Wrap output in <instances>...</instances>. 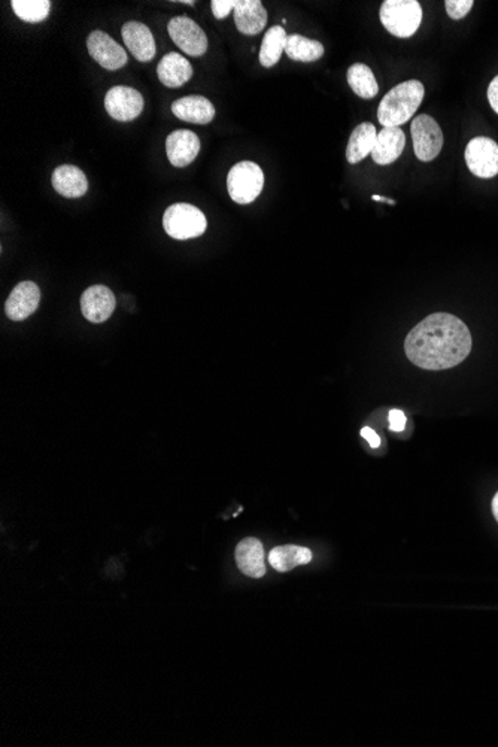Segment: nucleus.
Listing matches in <instances>:
<instances>
[{
	"mask_svg": "<svg viewBox=\"0 0 498 747\" xmlns=\"http://www.w3.org/2000/svg\"><path fill=\"white\" fill-rule=\"evenodd\" d=\"M488 101H490L491 108L498 114V76L491 81L490 87H488Z\"/></svg>",
	"mask_w": 498,
	"mask_h": 747,
	"instance_id": "30",
	"label": "nucleus"
},
{
	"mask_svg": "<svg viewBox=\"0 0 498 747\" xmlns=\"http://www.w3.org/2000/svg\"><path fill=\"white\" fill-rule=\"evenodd\" d=\"M406 136L400 127H384L376 136L372 149L373 162L380 166H387L398 160L405 151Z\"/></svg>",
	"mask_w": 498,
	"mask_h": 747,
	"instance_id": "15",
	"label": "nucleus"
},
{
	"mask_svg": "<svg viewBox=\"0 0 498 747\" xmlns=\"http://www.w3.org/2000/svg\"><path fill=\"white\" fill-rule=\"evenodd\" d=\"M115 307L117 300L114 293L105 285H93L81 296V312L90 323H105L114 314Z\"/></svg>",
	"mask_w": 498,
	"mask_h": 747,
	"instance_id": "11",
	"label": "nucleus"
},
{
	"mask_svg": "<svg viewBox=\"0 0 498 747\" xmlns=\"http://www.w3.org/2000/svg\"><path fill=\"white\" fill-rule=\"evenodd\" d=\"M388 422L389 429L396 431V433H400V431L406 429V415L398 409H393V411H389Z\"/></svg>",
	"mask_w": 498,
	"mask_h": 747,
	"instance_id": "29",
	"label": "nucleus"
},
{
	"mask_svg": "<svg viewBox=\"0 0 498 747\" xmlns=\"http://www.w3.org/2000/svg\"><path fill=\"white\" fill-rule=\"evenodd\" d=\"M312 552L307 547H296V545H285L276 547L269 554V563L278 572L285 573L311 563Z\"/></svg>",
	"mask_w": 498,
	"mask_h": 747,
	"instance_id": "22",
	"label": "nucleus"
},
{
	"mask_svg": "<svg viewBox=\"0 0 498 747\" xmlns=\"http://www.w3.org/2000/svg\"><path fill=\"white\" fill-rule=\"evenodd\" d=\"M51 182H53L54 190L66 199H78L88 190L87 176L79 167L72 166V165L58 166L53 172Z\"/></svg>",
	"mask_w": 498,
	"mask_h": 747,
	"instance_id": "19",
	"label": "nucleus"
},
{
	"mask_svg": "<svg viewBox=\"0 0 498 747\" xmlns=\"http://www.w3.org/2000/svg\"><path fill=\"white\" fill-rule=\"evenodd\" d=\"M376 136H378V131L373 124L363 123L355 127L354 131L351 133L348 148H346V160L351 165H357L368 157L369 154H372Z\"/></svg>",
	"mask_w": 498,
	"mask_h": 747,
	"instance_id": "21",
	"label": "nucleus"
},
{
	"mask_svg": "<svg viewBox=\"0 0 498 747\" xmlns=\"http://www.w3.org/2000/svg\"><path fill=\"white\" fill-rule=\"evenodd\" d=\"M167 31L178 49L191 58H200L208 49V38L200 26L191 18L181 15L172 18L167 24Z\"/></svg>",
	"mask_w": 498,
	"mask_h": 747,
	"instance_id": "8",
	"label": "nucleus"
},
{
	"mask_svg": "<svg viewBox=\"0 0 498 747\" xmlns=\"http://www.w3.org/2000/svg\"><path fill=\"white\" fill-rule=\"evenodd\" d=\"M414 151L421 162H433L443 148V133L430 115H418L411 124Z\"/></svg>",
	"mask_w": 498,
	"mask_h": 747,
	"instance_id": "6",
	"label": "nucleus"
},
{
	"mask_svg": "<svg viewBox=\"0 0 498 747\" xmlns=\"http://www.w3.org/2000/svg\"><path fill=\"white\" fill-rule=\"evenodd\" d=\"M166 153L169 162L175 167L191 165L200 153V139L191 130L172 131L166 139Z\"/></svg>",
	"mask_w": 498,
	"mask_h": 747,
	"instance_id": "13",
	"label": "nucleus"
},
{
	"mask_svg": "<svg viewBox=\"0 0 498 747\" xmlns=\"http://www.w3.org/2000/svg\"><path fill=\"white\" fill-rule=\"evenodd\" d=\"M466 163L477 178H494L498 175V144L495 140L479 136L470 140L466 148Z\"/></svg>",
	"mask_w": 498,
	"mask_h": 747,
	"instance_id": "7",
	"label": "nucleus"
},
{
	"mask_svg": "<svg viewBox=\"0 0 498 747\" xmlns=\"http://www.w3.org/2000/svg\"><path fill=\"white\" fill-rule=\"evenodd\" d=\"M235 24L244 35H258L267 24L266 8L260 0H241L235 9Z\"/></svg>",
	"mask_w": 498,
	"mask_h": 747,
	"instance_id": "20",
	"label": "nucleus"
},
{
	"mask_svg": "<svg viewBox=\"0 0 498 747\" xmlns=\"http://www.w3.org/2000/svg\"><path fill=\"white\" fill-rule=\"evenodd\" d=\"M361 437H363V439H366V440L369 441V445L372 446V448H379V436H378V434H376L372 429H369V427H364V429L361 430Z\"/></svg>",
	"mask_w": 498,
	"mask_h": 747,
	"instance_id": "31",
	"label": "nucleus"
},
{
	"mask_svg": "<svg viewBox=\"0 0 498 747\" xmlns=\"http://www.w3.org/2000/svg\"><path fill=\"white\" fill-rule=\"evenodd\" d=\"M380 22L397 38L415 35L422 22V8L416 0H385L380 6Z\"/></svg>",
	"mask_w": 498,
	"mask_h": 747,
	"instance_id": "3",
	"label": "nucleus"
},
{
	"mask_svg": "<svg viewBox=\"0 0 498 747\" xmlns=\"http://www.w3.org/2000/svg\"><path fill=\"white\" fill-rule=\"evenodd\" d=\"M88 53L102 67L108 70H119L127 63V53L121 45L117 44L108 33L94 31L88 35Z\"/></svg>",
	"mask_w": 498,
	"mask_h": 747,
	"instance_id": "10",
	"label": "nucleus"
},
{
	"mask_svg": "<svg viewBox=\"0 0 498 747\" xmlns=\"http://www.w3.org/2000/svg\"><path fill=\"white\" fill-rule=\"evenodd\" d=\"M172 112L176 119L192 124H209L215 119L212 102L203 96H187L172 103Z\"/></svg>",
	"mask_w": 498,
	"mask_h": 747,
	"instance_id": "16",
	"label": "nucleus"
},
{
	"mask_svg": "<svg viewBox=\"0 0 498 747\" xmlns=\"http://www.w3.org/2000/svg\"><path fill=\"white\" fill-rule=\"evenodd\" d=\"M239 2L241 0H212L210 2V8H212L215 18L223 20V18L227 17L228 13L237 8Z\"/></svg>",
	"mask_w": 498,
	"mask_h": 747,
	"instance_id": "28",
	"label": "nucleus"
},
{
	"mask_svg": "<svg viewBox=\"0 0 498 747\" xmlns=\"http://www.w3.org/2000/svg\"><path fill=\"white\" fill-rule=\"evenodd\" d=\"M289 35L285 33L284 27L273 26L266 31L262 38V49H260V63L264 67H273L280 62L282 53H285Z\"/></svg>",
	"mask_w": 498,
	"mask_h": 747,
	"instance_id": "23",
	"label": "nucleus"
},
{
	"mask_svg": "<svg viewBox=\"0 0 498 747\" xmlns=\"http://www.w3.org/2000/svg\"><path fill=\"white\" fill-rule=\"evenodd\" d=\"M285 54L294 62H316L324 56V45L319 40H309L302 35H291L287 40Z\"/></svg>",
	"mask_w": 498,
	"mask_h": 747,
	"instance_id": "24",
	"label": "nucleus"
},
{
	"mask_svg": "<svg viewBox=\"0 0 498 747\" xmlns=\"http://www.w3.org/2000/svg\"><path fill=\"white\" fill-rule=\"evenodd\" d=\"M411 363L425 370H446L467 359L472 351V334L455 315H429L412 328L405 341Z\"/></svg>",
	"mask_w": 498,
	"mask_h": 747,
	"instance_id": "1",
	"label": "nucleus"
},
{
	"mask_svg": "<svg viewBox=\"0 0 498 747\" xmlns=\"http://www.w3.org/2000/svg\"><path fill=\"white\" fill-rule=\"evenodd\" d=\"M13 13L22 22H40L49 17L51 2L49 0H13Z\"/></svg>",
	"mask_w": 498,
	"mask_h": 747,
	"instance_id": "26",
	"label": "nucleus"
},
{
	"mask_svg": "<svg viewBox=\"0 0 498 747\" xmlns=\"http://www.w3.org/2000/svg\"><path fill=\"white\" fill-rule=\"evenodd\" d=\"M40 303V289L31 280H22L9 294L4 303V312L13 321H24L35 314Z\"/></svg>",
	"mask_w": 498,
	"mask_h": 747,
	"instance_id": "12",
	"label": "nucleus"
},
{
	"mask_svg": "<svg viewBox=\"0 0 498 747\" xmlns=\"http://www.w3.org/2000/svg\"><path fill=\"white\" fill-rule=\"evenodd\" d=\"M237 567L245 576L253 579H260L266 574V564H264V547L257 538H248L237 545L236 552Z\"/></svg>",
	"mask_w": 498,
	"mask_h": 747,
	"instance_id": "17",
	"label": "nucleus"
},
{
	"mask_svg": "<svg viewBox=\"0 0 498 747\" xmlns=\"http://www.w3.org/2000/svg\"><path fill=\"white\" fill-rule=\"evenodd\" d=\"M264 173L257 163L241 162L230 169L227 176L228 194L239 205H249L262 194Z\"/></svg>",
	"mask_w": 498,
	"mask_h": 747,
	"instance_id": "5",
	"label": "nucleus"
},
{
	"mask_svg": "<svg viewBox=\"0 0 498 747\" xmlns=\"http://www.w3.org/2000/svg\"><path fill=\"white\" fill-rule=\"evenodd\" d=\"M422 83L411 79L391 88L378 108V120L384 127H400L415 115L424 101Z\"/></svg>",
	"mask_w": 498,
	"mask_h": 747,
	"instance_id": "2",
	"label": "nucleus"
},
{
	"mask_svg": "<svg viewBox=\"0 0 498 747\" xmlns=\"http://www.w3.org/2000/svg\"><path fill=\"white\" fill-rule=\"evenodd\" d=\"M493 511H494L495 520H498V493L493 500Z\"/></svg>",
	"mask_w": 498,
	"mask_h": 747,
	"instance_id": "33",
	"label": "nucleus"
},
{
	"mask_svg": "<svg viewBox=\"0 0 498 747\" xmlns=\"http://www.w3.org/2000/svg\"><path fill=\"white\" fill-rule=\"evenodd\" d=\"M348 84L352 92L361 99H373L379 92V85L376 81L372 69L363 63H355L348 69Z\"/></svg>",
	"mask_w": 498,
	"mask_h": 747,
	"instance_id": "25",
	"label": "nucleus"
},
{
	"mask_svg": "<svg viewBox=\"0 0 498 747\" xmlns=\"http://www.w3.org/2000/svg\"><path fill=\"white\" fill-rule=\"evenodd\" d=\"M160 83L167 88H180L192 76L191 63L180 53H169L157 66Z\"/></svg>",
	"mask_w": 498,
	"mask_h": 747,
	"instance_id": "18",
	"label": "nucleus"
},
{
	"mask_svg": "<svg viewBox=\"0 0 498 747\" xmlns=\"http://www.w3.org/2000/svg\"><path fill=\"white\" fill-rule=\"evenodd\" d=\"M372 199L375 201H385V203H388V205H396V200H393V199H387V197L378 196V194L372 196Z\"/></svg>",
	"mask_w": 498,
	"mask_h": 747,
	"instance_id": "32",
	"label": "nucleus"
},
{
	"mask_svg": "<svg viewBox=\"0 0 498 747\" xmlns=\"http://www.w3.org/2000/svg\"><path fill=\"white\" fill-rule=\"evenodd\" d=\"M106 112L121 123H129L144 111V97L138 90L126 85L111 88L105 96Z\"/></svg>",
	"mask_w": 498,
	"mask_h": 747,
	"instance_id": "9",
	"label": "nucleus"
},
{
	"mask_svg": "<svg viewBox=\"0 0 498 747\" xmlns=\"http://www.w3.org/2000/svg\"><path fill=\"white\" fill-rule=\"evenodd\" d=\"M473 0H448L445 2L446 13L452 20H461L473 8Z\"/></svg>",
	"mask_w": 498,
	"mask_h": 747,
	"instance_id": "27",
	"label": "nucleus"
},
{
	"mask_svg": "<svg viewBox=\"0 0 498 747\" xmlns=\"http://www.w3.org/2000/svg\"><path fill=\"white\" fill-rule=\"evenodd\" d=\"M163 227L176 241H188L206 232L208 221L203 212L188 203H176L167 208L163 215Z\"/></svg>",
	"mask_w": 498,
	"mask_h": 747,
	"instance_id": "4",
	"label": "nucleus"
},
{
	"mask_svg": "<svg viewBox=\"0 0 498 747\" xmlns=\"http://www.w3.org/2000/svg\"><path fill=\"white\" fill-rule=\"evenodd\" d=\"M129 53L140 63H148L156 56V40L148 27L139 22H127L121 29Z\"/></svg>",
	"mask_w": 498,
	"mask_h": 747,
	"instance_id": "14",
	"label": "nucleus"
}]
</instances>
